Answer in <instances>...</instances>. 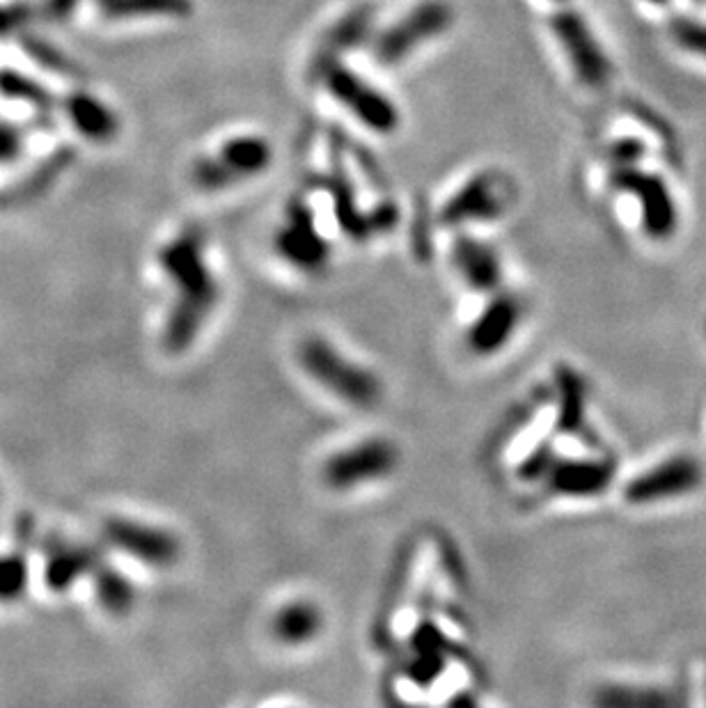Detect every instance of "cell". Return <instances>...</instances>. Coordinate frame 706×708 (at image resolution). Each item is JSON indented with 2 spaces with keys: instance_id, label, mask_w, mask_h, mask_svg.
<instances>
[{
  "instance_id": "obj_1",
  "label": "cell",
  "mask_w": 706,
  "mask_h": 708,
  "mask_svg": "<svg viewBox=\"0 0 706 708\" xmlns=\"http://www.w3.org/2000/svg\"><path fill=\"white\" fill-rule=\"evenodd\" d=\"M159 261L176 290L163 342L170 351H184L193 344L214 313L218 303V282L205 259L203 236L195 230H186L182 236L166 243Z\"/></svg>"
},
{
  "instance_id": "obj_2",
  "label": "cell",
  "mask_w": 706,
  "mask_h": 708,
  "mask_svg": "<svg viewBox=\"0 0 706 708\" xmlns=\"http://www.w3.org/2000/svg\"><path fill=\"white\" fill-rule=\"evenodd\" d=\"M299 358L301 367L321 388L333 392L340 402L353 408H372L381 400V383L377 374L346 358L342 351L328 344L324 338L305 340L301 344Z\"/></svg>"
},
{
  "instance_id": "obj_3",
  "label": "cell",
  "mask_w": 706,
  "mask_h": 708,
  "mask_svg": "<svg viewBox=\"0 0 706 708\" xmlns=\"http://www.w3.org/2000/svg\"><path fill=\"white\" fill-rule=\"evenodd\" d=\"M321 76L330 97L338 99L351 115H356V120L372 129L374 134L386 136L400 126L397 106L356 72L346 70L340 62H330L321 68Z\"/></svg>"
},
{
  "instance_id": "obj_4",
  "label": "cell",
  "mask_w": 706,
  "mask_h": 708,
  "mask_svg": "<svg viewBox=\"0 0 706 708\" xmlns=\"http://www.w3.org/2000/svg\"><path fill=\"white\" fill-rule=\"evenodd\" d=\"M400 466V450L386 438H367L336 452L326 461L324 479L333 491H351L381 481Z\"/></svg>"
},
{
  "instance_id": "obj_5",
  "label": "cell",
  "mask_w": 706,
  "mask_h": 708,
  "mask_svg": "<svg viewBox=\"0 0 706 708\" xmlns=\"http://www.w3.org/2000/svg\"><path fill=\"white\" fill-rule=\"evenodd\" d=\"M450 26L452 8L443 0H425L377 39L374 53L384 64H397L409 58L421 44L443 35Z\"/></svg>"
},
{
  "instance_id": "obj_6",
  "label": "cell",
  "mask_w": 706,
  "mask_h": 708,
  "mask_svg": "<svg viewBox=\"0 0 706 708\" xmlns=\"http://www.w3.org/2000/svg\"><path fill=\"white\" fill-rule=\"evenodd\" d=\"M104 539L113 548L122 550L124 556L154 569H170L182 556L180 539L168 533V529L131 518L106 521Z\"/></svg>"
},
{
  "instance_id": "obj_7",
  "label": "cell",
  "mask_w": 706,
  "mask_h": 708,
  "mask_svg": "<svg viewBox=\"0 0 706 708\" xmlns=\"http://www.w3.org/2000/svg\"><path fill=\"white\" fill-rule=\"evenodd\" d=\"M550 28H553V35L558 37L571 70L581 83L587 87H604L610 81V60L589 26L576 12H560L550 21Z\"/></svg>"
},
{
  "instance_id": "obj_8",
  "label": "cell",
  "mask_w": 706,
  "mask_h": 708,
  "mask_svg": "<svg viewBox=\"0 0 706 708\" xmlns=\"http://www.w3.org/2000/svg\"><path fill=\"white\" fill-rule=\"evenodd\" d=\"M702 481H704V468L699 466V461L681 454L668 461H660L658 466L633 477L626 484L624 498L631 504H656L664 500L689 496L699 489Z\"/></svg>"
},
{
  "instance_id": "obj_9",
  "label": "cell",
  "mask_w": 706,
  "mask_h": 708,
  "mask_svg": "<svg viewBox=\"0 0 706 708\" xmlns=\"http://www.w3.org/2000/svg\"><path fill=\"white\" fill-rule=\"evenodd\" d=\"M612 184L626 193H633V197L643 211V228L645 234L666 241L674 234L679 225L677 205L672 200V193L664 180H658L656 174L640 172V170H620L614 172Z\"/></svg>"
},
{
  "instance_id": "obj_10",
  "label": "cell",
  "mask_w": 706,
  "mask_h": 708,
  "mask_svg": "<svg viewBox=\"0 0 706 708\" xmlns=\"http://www.w3.org/2000/svg\"><path fill=\"white\" fill-rule=\"evenodd\" d=\"M276 248L296 271L305 273L321 271L330 259L328 241L319 234L313 211L303 203H294L287 211L284 225L276 236Z\"/></svg>"
},
{
  "instance_id": "obj_11",
  "label": "cell",
  "mask_w": 706,
  "mask_h": 708,
  "mask_svg": "<svg viewBox=\"0 0 706 708\" xmlns=\"http://www.w3.org/2000/svg\"><path fill=\"white\" fill-rule=\"evenodd\" d=\"M510 205V191L502 176L494 172H482L468 184H463L452 200L446 205L440 220L446 225H461V223H475V220H496Z\"/></svg>"
},
{
  "instance_id": "obj_12",
  "label": "cell",
  "mask_w": 706,
  "mask_h": 708,
  "mask_svg": "<svg viewBox=\"0 0 706 708\" xmlns=\"http://www.w3.org/2000/svg\"><path fill=\"white\" fill-rule=\"evenodd\" d=\"M614 479V463L604 459H571L553 463L546 473L550 493L564 498L601 496Z\"/></svg>"
},
{
  "instance_id": "obj_13",
  "label": "cell",
  "mask_w": 706,
  "mask_h": 708,
  "mask_svg": "<svg viewBox=\"0 0 706 708\" xmlns=\"http://www.w3.org/2000/svg\"><path fill=\"white\" fill-rule=\"evenodd\" d=\"M523 317V305L510 294H500L484 309L471 328L468 344L479 356H491L512 340Z\"/></svg>"
},
{
  "instance_id": "obj_14",
  "label": "cell",
  "mask_w": 706,
  "mask_h": 708,
  "mask_svg": "<svg viewBox=\"0 0 706 708\" xmlns=\"http://www.w3.org/2000/svg\"><path fill=\"white\" fill-rule=\"evenodd\" d=\"M454 267L473 290H496L502 278V264L489 243L463 236L454 243Z\"/></svg>"
},
{
  "instance_id": "obj_15",
  "label": "cell",
  "mask_w": 706,
  "mask_h": 708,
  "mask_svg": "<svg viewBox=\"0 0 706 708\" xmlns=\"http://www.w3.org/2000/svg\"><path fill=\"white\" fill-rule=\"evenodd\" d=\"M101 558L99 550L83 544H56L49 552L47 569H44V581L49 589L64 591L70 589L83 575L95 573Z\"/></svg>"
},
{
  "instance_id": "obj_16",
  "label": "cell",
  "mask_w": 706,
  "mask_h": 708,
  "mask_svg": "<svg viewBox=\"0 0 706 708\" xmlns=\"http://www.w3.org/2000/svg\"><path fill=\"white\" fill-rule=\"evenodd\" d=\"M324 614L313 601H292L282 606L271 622V633L287 647H303L319 637Z\"/></svg>"
},
{
  "instance_id": "obj_17",
  "label": "cell",
  "mask_w": 706,
  "mask_h": 708,
  "mask_svg": "<svg viewBox=\"0 0 706 708\" xmlns=\"http://www.w3.org/2000/svg\"><path fill=\"white\" fill-rule=\"evenodd\" d=\"M64 106H68L70 120L74 122V126L81 131L85 138L106 143V141L118 136V129H120L118 115L108 106H104L99 99L85 95V93H74L72 97H68Z\"/></svg>"
},
{
  "instance_id": "obj_18",
  "label": "cell",
  "mask_w": 706,
  "mask_h": 708,
  "mask_svg": "<svg viewBox=\"0 0 706 708\" xmlns=\"http://www.w3.org/2000/svg\"><path fill=\"white\" fill-rule=\"evenodd\" d=\"M218 157L223 159V163L236 176V182H241L269 170L273 161V149L259 136H236L218 149Z\"/></svg>"
},
{
  "instance_id": "obj_19",
  "label": "cell",
  "mask_w": 706,
  "mask_h": 708,
  "mask_svg": "<svg viewBox=\"0 0 706 708\" xmlns=\"http://www.w3.org/2000/svg\"><path fill=\"white\" fill-rule=\"evenodd\" d=\"M110 19H186L193 12L191 0H101Z\"/></svg>"
},
{
  "instance_id": "obj_20",
  "label": "cell",
  "mask_w": 706,
  "mask_h": 708,
  "mask_svg": "<svg viewBox=\"0 0 706 708\" xmlns=\"http://www.w3.org/2000/svg\"><path fill=\"white\" fill-rule=\"evenodd\" d=\"M372 26V14L367 10H358V12H351L349 16H344L340 24L328 33L326 41H324V49L317 58L319 70L326 68L330 62H338V56L356 47L361 44Z\"/></svg>"
},
{
  "instance_id": "obj_21",
  "label": "cell",
  "mask_w": 706,
  "mask_h": 708,
  "mask_svg": "<svg viewBox=\"0 0 706 708\" xmlns=\"http://www.w3.org/2000/svg\"><path fill=\"white\" fill-rule=\"evenodd\" d=\"M95 591L101 608L110 614H126L136 603V587L115 569L99 562L95 569Z\"/></svg>"
},
{
  "instance_id": "obj_22",
  "label": "cell",
  "mask_w": 706,
  "mask_h": 708,
  "mask_svg": "<svg viewBox=\"0 0 706 708\" xmlns=\"http://www.w3.org/2000/svg\"><path fill=\"white\" fill-rule=\"evenodd\" d=\"M28 558L26 552H10V556H0V603H14L28 589Z\"/></svg>"
},
{
  "instance_id": "obj_23",
  "label": "cell",
  "mask_w": 706,
  "mask_h": 708,
  "mask_svg": "<svg viewBox=\"0 0 706 708\" xmlns=\"http://www.w3.org/2000/svg\"><path fill=\"white\" fill-rule=\"evenodd\" d=\"M0 95L26 101L39 110H49L53 103L51 95L44 90L41 85H37L28 76H21L16 72H0Z\"/></svg>"
},
{
  "instance_id": "obj_24",
  "label": "cell",
  "mask_w": 706,
  "mask_h": 708,
  "mask_svg": "<svg viewBox=\"0 0 706 708\" xmlns=\"http://www.w3.org/2000/svg\"><path fill=\"white\" fill-rule=\"evenodd\" d=\"M193 182L195 186H200L203 191H223L236 184V176L230 172V168L223 163V159L218 154H211V157H203L200 161H195L193 166Z\"/></svg>"
},
{
  "instance_id": "obj_25",
  "label": "cell",
  "mask_w": 706,
  "mask_h": 708,
  "mask_svg": "<svg viewBox=\"0 0 706 708\" xmlns=\"http://www.w3.org/2000/svg\"><path fill=\"white\" fill-rule=\"evenodd\" d=\"M24 49L35 62L41 64V68H47V70H51L56 74H76L74 64L47 41L35 39V37H26L24 39Z\"/></svg>"
},
{
  "instance_id": "obj_26",
  "label": "cell",
  "mask_w": 706,
  "mask_h": 708,
  "mask_svg": "<svg viewBox=\"0 0 706 708\" xmlns=\"http://www.w3.org/2000/svg\"><path fill=\"white\" fill-rule=\"evenodd\" d=\"M672 35L681 49L706 58V24H697V21H677Z\"/></svg>"
},
{
  "instance_id": "obj_27",
  "label": "cell",
  "mask_w": 706,
  "mask_h": 708,
  "mask_svg": "<svg viewBox=\"0 0 706 708\" xmlns=\"http://www.w3.org/2000/svg\"><path fill=\"white\" fill-rule=\"evenodd\" d=\"M21 149H24V143H21L19 131L8 124H0V166L12 163Z\"/></svg>"
},
{
  "instance_id": "obj_28",
  "label": "cell",
  "mask_w": 706,
  "mask_h": 708,
  "mask_svg": "<svg viewBox=\"0 0 706 708\" xmlns=\"http://www.w3.org/2000/svg\"><path fill=\"white\" fill-rule=\"evenodd\" d=\"M28 16H31L28 8H21V5L0 8V37H8L19 28H24Z\"/></svg>"
},
{
  "instance_id": "obj_29",
  "label": "cell",
  "mask_w": 706,
  "mask_h": 708,
  "mask_svg": "<svg viewBox=\"0 0 706 708\" xmlns=\"http://www.w3.org/2000/svg\"><path fill=\"white\" fill-rule=\"evenodd\" d=\"M78 5V0H47V16L49 19H56V21H62V19H68L74 14Z\"/></svg>"
}]
</instances>
